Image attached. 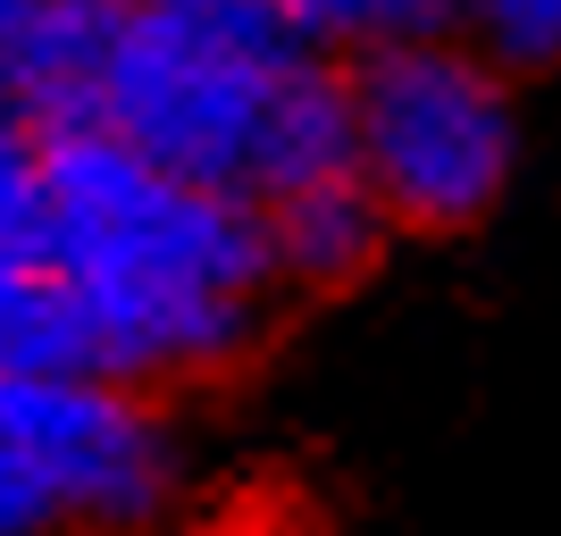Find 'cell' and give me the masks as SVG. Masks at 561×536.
<instances>
[{"instance_id":"ba28073f","label":"cell","mask_w":561,"mask_h":536,"mask_svg":"<svg viewBox=\"0 0 561 536\" xmlns=\"http://www.w3.org/2000/svg\"><path fill=\"white\" fill-rule=\"evenodd\" d=\"M294 18L319 34V43H402V34H436V25H453V0H285Z\"/></svg>"},{"instance_id":"52a82bcc","label":"cell","mask_w":561,"mask_h":536,"mask_svg":"<svg viewBox=\"0 0 561 536\" xmlns=\"http://www.w3.org/2000/svg\"><path fill=\"white\" fill-rule=\"evenodd\" d=\"M453 25L503 76L561 68V0H453Z\"/></svg>"},{"instance_id":"9c48e42d","label":"cell","mask_w":561,"mask_h":536,"mask_svg":"<svg viewBox=\"0 0 561 536\" xmlns=\"http://www.w3.org/2000/svg\"><path fill=\"white\" fill-rule=\"evenodd\" d=\"M243 536H302L294 520H260V528H243Z\"/></svg>"},{"instance_id":"8992f818","label":"cell","mask_w":561,"mask_h":536,"mask_svg":"<svg viewBox=\"0 0 561 536\" xmlns=\"http://www.w3.org/2000/svg\"><path fill=\"white\" fill-rule=\"evenodd\" d=\"M268 210V252H277V285L285 294H344L377 269L386 252V202L360 185V168L352 176H328V185H302V193H277V202H260Z\"/></svg>"},{"instance_id":"3957f363","label":"cell","mask_w":561,"mask_h":536,"mask_svg":"<svg viewBox=\"0 0 561 536\" xmlns=\"http://www.w3.org/2000/svg\"><path fill=\"white\" fill-rule=\"evenodd\" d=\"M352 117H360V185L386 202L394 227H478L512 185V93H503V68L469 43H445V34L369 43L352 68Z\"/></svg>"},{"instance_id":"277c9868","label":"cell","mask_w":561,"mask_h":536,"mask_svg":"<svg viewBox=\"0 0 561 536\" xmlns=\"http://www.w3.org/2000/svg\"><path fill=\"white\" fill-rule=\"evenodd\" d=\"M176 487V444L142 386L9 377L0 386V528L9 536H135Z\"/></svg>"},{"instance_id":"30bf717a","label":"cell","mask_w":561,"mask_h":536,"mask_svg":"<svg viewBox=\"0 0 561 536\" xmlns=\"http://www.w3.org/2000/svg\"><path fill=\"white\" fill-rule=\"evenodd\" d=\"M117 9H142V0H117Z\"/></svg>"},{"instance_id":"5b68a950","label":"cell","mask_w":561,"mask_h":536,"mask_svg":"<svg viewBox=\"0 0 561 536\" xmlns=\"http://www.w3.org/2000/svg\"><path fill=\"white\" fill-rule=\"evenodd\" d=\"M117 25H126L117 0H0V84H9V117L34 126V135L101 126Z\"/></svg>"},{"instance_id":"7a4b0ae2","label":"cell","mask_w":561,"mask_h":536,"mask_svg":"<svg viewBox=\"0 0 561 536\" xmlns=\"http://www.w3.org/2000/svg\"><path fill=\"white\" fill-rule=\"evenodd\" d=\"M101 126L193 185L277 202L360 168L352 68L285 0H142L117 25Z\"/></svg>"},{"instance_id":"6da1fadb","label":"cell","mask_w":561,"mask_h":536,"mask_svg":"<svg viewBox=\"0 0 561 536\" xmlns=\"http://www.w3.org/2000/svg\"><path fill=\"white\" fill-rule=\"evenodd\" d=\"M0 269L68 277L93 310L101 377L142 395L234 369L260 344L268 294H285L260 202L142 160L110 126H9Z\"/></svg>"}]
</instances>
